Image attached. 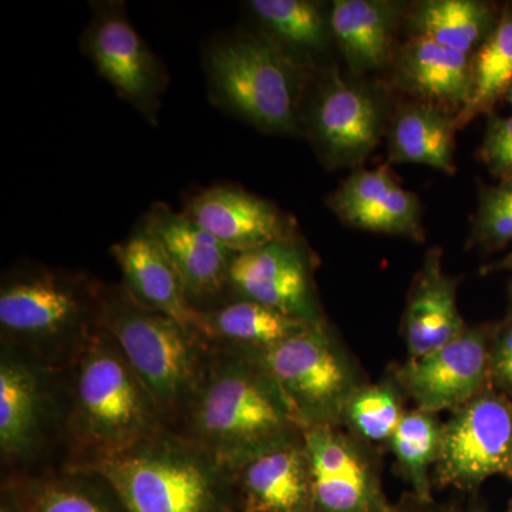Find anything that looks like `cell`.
Masks as SVG:
<instances>
[{"label": "cell", "instance_id": "cell-1", "mask_svg": "<svg viewBox=\"0 0 512 512\" xmlns=\"http://www.w3.org/2000/svg\"><path fill=\"white\" fill-rule=\"evenodd\" d=\"M63 467L92 470L165 429L153 397L113 336L94 330L63 370Z\"/></svg>", "mask_w": 512, "mask_h": 512}, {"label": "cell", "instance_id": "cell-2", "mask_svg": "<svg viewBox=\"0 0 512 512\" xmlns=\"http://www.w3.org/2000/svg\"><path fill=\"white\" fill-rule=\"evenodd\" d=\"M303 427L252 357L215 349L183 426L175 430L229 468Z\"/></svg>", "mask_w": 512, "mask_h": 512}, {"label": "cell", "instance_id": "cell-3", "mask_svg": "<svg viewBox=\"0 0 512 512\" xmlns=\"http://www.w3.org/2000/svg\"><path fill=\"white\" fill-rule=\"evenodd\" d=\"M97 325L116 340L165 426L180 429L204 379L210 343L163 313L144 308L123 285H100Z\"/></svg>", "mask_w": 512, "mask_h": 512}, {"label": "cell", "instance_id": "cell-4", "mask_svg": "<svg viewBox=\"0 0 512 512\" xmlns=\"http://www.w3.org/2000/svg\"><path fill=\"white\" fill-rule=\"evenodd\" d=\"M86 471L106 478L130 512H241L231 468L168 427Z\"/></svg>", "mask_w": 512, "mask_h": 512}, {"label": "cell", "instance_id": "cell-5", "mask_svg": "<svg viewBox=\"0 0 512 512\" xmlns=\"http://www.w3.org/2000/svg\"><path fill=\"white\" fill-rule=\"evenodd\" d=\"M100 284L47 268L10 272L0 288L2 345L60 373L93 335Z\"/></svg>", "mask_w": 512, "mask_h": 512}, {"label": "cell", "instance_id": "cell-6", "mask_svg": "<svg viewBox=\"0 0 512 512\" xmlns=\"http://www.w3.org/2000/svg\"><path fill=\"white\" fill-rule=\"evenodd\" d=\"M212 96L265 133L298 130L302 67L268 36L238 33L205 55Z\"/></svg>", "mask_w": 512, "mask_h": 512}, {"label": "cell", "instance_id": "cell-7", "mask_svg": "<svg viewBox=\"0 0 512 512\" xmlns=\"http://www.w3.org/2000/svg\"><path fill=\"white\" fill-rule=\"evenodd\" d=\"M247 356L271 377L303 429L338 427L345 420L350 399L359 387L325 322L275 348Z\"/></svg>", "mask_w": 512, "mask_h": 512}, {"label": "cell", "instance_id": "cell-8", "mask_svg": "<svg viewBox=\"0 0 512 512\" xmlns=\"http://www.w3.org/2000/svg\"><path fill=\"white\" fill-rule=\"evenodd\" d=\"M497 474L512 478V403L485 389L441 427L436 481L473 491Z\"/></svg>", "mask_w": 512, "mask_h": 512}, {"label": "cell", "instance_id": "cell-9", "mask_svg": "<svg viewBox=\"0 0 512 512\" xmlns=\"http://www.w3.org/2000/svg\"><path fill=\"white\" fill-rule=\"evenodd\" d=\"M60 373L2 345L0 352V456L3 466L29 463L47 434L62 423Z\"/></svg>", "mask_w": 512, "mask_h": 512}, {"label": "cell", "instance_id": "cell-10", "mask_svg": "<svg viewBox=\"0 0 512 512\" xmlns=\"http://www.w3.org/2000/svg\"><path fill=\"white\" fill-rule=\"evenodd\" d=\"M83 50L121 99L154 123L165 73L120 3L99 5L84 33Z\"/></svg>", "mask_w": 512, "mask_h": 512}, {"label": "cell", "instance_id": "cell-11", "mask_svg": "<svg viewBox=\"0 0 512 512\" xmlns=\"http://www.w3.org/2000/svg\"><path fill=\"white\" fill-rule=\"evenodd\" d=\"M232 299L252 301L306 320L323 322L316 302L311 256L298 237L235 255L229 268Z\"/></svg>", "mask_w": 512, "mask_h": 512}, {"label": "cell", "instance_id": "cell-12", "mask_svg": "<svg viewBox=\"0 0 512 512\" xmlns=\"http://www.w3.org/2000/svg\"><path fill=\"white\" fill-rule=\"evenodd\" d=\"M302 436L316 512H416L390 503L372 464L338 427H305Z\"/></svg>", "mask_w": 512, "mask_h": 512}, {"label": "cell", "instance_id": "cell-13", "mask_svg": "<svg viewBox=\"0 0 512 512\" xmlns=\"http://www.w3.org/2000/svg\"><path fill=\"white\" fill-rule=\"evenodd\" d=\"M490 336L487 329H466L443 348L409 359L399 380L421 412L461 409L490 383Z\"/></svg>", "mask_w": 512, "mask_h": 512}, {"label": "cell", "instance_id": "cell-14", "mask_svg": "<svg viewBox=\"0 0 512 512\" xmlns=\"http://www.w3.org/2000/svg\"><path fill=\"white\" fill-rule=\"evenodd\" d=\"M309 126L325 167H357L382 138V106L365 87L333 73L312 104Z\"/></svg>", "mask_w": 512, "mask_h": 512}, {"label": "cell", "instance_id": "cell-15", "mask_svg": "<svg viewBox=\"0 0 512 512\" xmlns=\"http://www.w3.org/2000/svg\"><path fill=\"white\" fill-rule=\"evenodd\" d=\"M241 512H316L302 433L232 467Z\"/></svg>", "mask_w": 512, "mask_h": 512}, {"label": "cell", "instance_id": "cell-16", "mask_svg": "<svg viewBox=\"0 0 512 512\" xmlns=\"http://www.w3.org/2000/svg\"><path fill=\"white\" fill-rule=\"evenodd\" d=\"M326 204L343 224L363 231L423 242L419 197L404 190L389 168H357L329 195Z\"/></svg>", "mask_w": 512, "mask_h": 512}, {"label": "cell", "instance_id": "cell-17", "mask_svg": "<svg viewBox=\"0 0 512 512\" xmlns=\"http://www.w3.org/2000/svg\"><path fill=\"white\" fill-rule=\"evenodd\" d=\"M184 214L235 254L298 237L295 222L272 202L229 185L195 195Z\"/></svg>", "mask_w": 512, "mask_h": 512}, {"label": "cell", "instance_id": "cell-18", "mask_svg": "<svg viewBox=\"0 0 512 512\" xmlns=\"http://www.w3.org/2000/svg\"><path fill=\"white\" fill-rule=\"evenodd\" d=\"M143 228L157 239L180 272L195 308L228 291L229 268L237 254L184 212L177 214L168 205L156 204Z\"/></svg>", "mask_w": 512, "mask_h": 512}, {"label": "cell", "instance_id": "cell-19", "mask_svg": "<svg viewBox=\"0 0 512 512\" xmlns=\"http://www.w3.org/2000/svg\"><path fill=\"white\" fill-rule=\"evenodd\" d=\"M111 255L120 266L124 289L134 301L202 336L201 309L192 305L180 272L153 235L141 228L114 245Z\"/></svg>", "mask_w": 512, "mask_h": 512}, {"label": "cell", "instance_id": "cell-20", "mask_svg": "<svg viewBox=\"0 0 512 512\" xmlns=\"http://www.w3.org/2000/svg\"><path fill=\"white\" fill-rule=\"evenodd\" d=\"M397 86L420 103L457 117L471 96V56L410 37L394 56Z\"/></svg>", "mask_w": 512, "mask_h": 512}, {"label": "cell", "instance_id": "cell-21", "mask_svg": "<svg viewBox=\"0 0 512 512\" xmlns=\"http://www.w3.org/2000/svg\"><path fill=\"white\" fill-rule=\"evenodd\" d=\"M466 329L458 312L457 282L444 272L441 249H430L414 279L404 312L409 359L443 348Z\"/></svg>", "mask_w": 512, "mask_h": 512}, {"label": "cell", "instance_id": "cell-22", "mask_svg": "<svg viewBox=\"0 0 512 512\" xmlns=\"http://www.w3.org/2000/svg\"><path fill=\"white\" fill-rule=\"evenodd\" d=\"M316 323L252 301L232 299L202 309L201 335L215 349L256 355L299 335Z\"/></svg>", "mask_w": 512, "mask_h": 512}, {"label": "cell", "instance_id": "cell-23", "mask_svg": "<svg viewBox=\"0 0 512 512\" xmlns=\"http://www.w3.org/2000/svg\"><path fill=\"white\" fill-rule=\"evenodd\" d=\"M400 6L386 0H335L329 28L355 73L386 66L393 57V42Z\"/></svg>", "mask_w": 512, "mask_h": 512}, {"label": "cell", "instance_id": "cell-24", "mask_svg": "<svg viewBox=\"0 0 512 512\" xmlns=\"http://www.w3.org/2000/svg\"><path fill=\"white\" fill-rule=\"evenodd\" d=\"M3 480L15 488L26 512H130L113 485L96 471L62 467Z\"/></svg>", "mask_w": 512, "mask_h": 512}, {"label": "cell", "instance_id": "cell-25", "mask_svg": "<svg viewBox=\"0 0 512 512\" xmlns=\"http://www.w3.org/2000/svg\"><path fill=\"white\" fill-rule=\"evenodd\" d=\"M387 131L392 163L427 165L446 174L456 173V117L430 104L410 101L399 107Z\"/></svg>", "mask_w": 512, "mask_h": 512}, {"label": "cell", "instance_id": "cell-26", "mask_svg": "<svg viewBox=\"0 0 512 512\" xmlns=\"http://www.w3.org/2000/svg\"><path fill=\"white\" fill-rule=\"evenodd\" d=\"M500 10L481 0H424L414 3L407 26L414 37L473 56L493 32Z\"/></svg>", "mask_w": 512, "mask_h": 512}, {"label": "cell", "instance_id": "cell-27", "mask_svg": "<svg viewBox=\"0 0 512 512\" xmlns=\"http://www.w3.org/2000/svg\"><path fill=\"white\" fill-rule=\"evenodd\" d=\"M512 84V5L500 12L497 25L471 56V96L456 117L457 131L478 116L494 113Z\"/></svg>", "mask_w": 512, "mask_h": 512}, {"label": "cell", "instance_id": "cell-28", "mask_svg": "<svg viewBox=\"0 0 512 512\" xmlns=\"http://www.w3.org/2000/svg\"><path fill=\"white\" fill-rule=\"evenodd\" d=\"M389 441L417 501L431 504L429 468L436 464L441 441V427L433 414L421 410L404 413Z\"/></svg>", "mask_w": 512, "mask_h": 512}, {"label": "cell", "instance_id": "cell-29", "mask_svg": "<svg viewBox=\"0 0 512 512\" xmlns=\"http://www.w3.org/2000/svg\"><path fill=\"white\" fill-rule=\"evenodd\" d=\"M249 8L278 42L305 50L322 52L329 43L326 23L318 3L309 0H252Z\"/></svg>", "mask_w": 512, "mask_h": 512}, {"label": "cell", "instance_id": "cell-30", "mask_svg": "<svg viewBox=\"0 0 512 512\" xmlns=\"http://www.w3.org/2000/svg\"><path fill=\"white\" fill-rule=\"evenodd\" d=\"M512 242V180L481 185L467 245L497 251Z\"/></svg>", "mask_w": 512, "mask_h": 512}, {"label": "cell", "instance_id": "cell-31", "mask_svg": "<svg viewBox=\"0 0 512 512\" xmlns=\"http://www.w3.org/2000/svg\"><path fill=\"white\" fill-rule=\"evenodd\" d=\"M397 394L389 386L357 389L346 409L345 420L370 441H386L393 436L403 417Z\"/></svg>", "mask_w": 512, "mask_h": 512}, {"label": "cell", "instance_id": "cell-32", "mask_svg": "<svg viewBox=\"0 0 512 512\" xmlns=\"http://www.w3.org/2000/svg\"><path fill=\"white\" fill-rule=\"evenodd\" d=\"M477 156L495 178L512 180V116L488 114Z\"/></svg>", "mask_w": 512, "mask_h": 512}, {"label": "cell", "instance_id": "cell-33", "mask_svg": "<svg viewBox=\"0 0 512 512\" xmlns=\"http://www.w3.org/2000/svg\"><path fill=\"white\" fill-rule=\"evenodd\" d=\"M490 383L512 396V323L501 328L490 350Z\"/></svg>", "mask_w": 512, "mask_h": 512}, {"label": "cell", "instance_id": "cell-34", "mask_svg": "<svg viewBox=\"0 0 512 512\" xmlns=\"http://www.w3.org/2000/svg\"><path fill=\"white\" fill-rule=\"evenodd\" d=\"M0 512H26L15 488L6 480L2 481L0 490Z\"/></svg>", "mask_w": 512, "mask_h": 512}, {"label": "cell", "instance_id": "cell-35", "mask_svg": "<svg viewBox=\"0 0 512 512\" xmlns=\"http://www.w3.org/2000/svg\"><path fill=\"white\" fill-rule=\"evenodd\" d=\"M424 512H484L483 508L478 507L474 504V501L457 500L450 501V503L433 505V503L427 505Z\"/></svg>", "mask_w": 512, "mask_h": 512}, {"label": "cell", "instance_id": "cell-36", "mask_svg": "<svg viewBox=\"0 0 512 512\" xmlns=\"http://www.w3.org/2000/svg\"><path fill=\"white\" fill-rule=\"evenodd\" d=\"M495 271H510L512 272V251L510 254L505 256V258L501 259L500 262H495V264L490 266H485L484 274H488V272Z\"/></svg>", "mask_w": 512, "mask_h": 512}, {"label": "cell", "instance_id": "cell-37", "mask_svg": "<svg viewBox=\"0 0 512 512\" xmlns=\"http://www.w3.org/2000/svg\"><path fill=\"white\" fill-rule=\"evenodd\" d=\"M504 100L507 101L508 104H510L512 109V84L510 89H508L507 94H505Z\"/></svg>", "mask_w": 512, "mask_h": 512}, {"label": "cell", "instance_id": "cell-38", "mask_svg": "<svg viewBox=\"0 0 512 512\" xmlns=\"http://www.w3.org/2000/svg\"><path fill=\"white\" fill-rule=\"evenodd\" d=\"M508 322L512 323V285L510 289V311H508Z\"/></svg>", "mask_w": 512, "mask_h": 512}, {"label": "cell", "instance_id": "cell-39", "mask_svg": "<svg viewBox=\"0 0 512 512\" xmlns=\"http://www.w3.org/2000/svg\"><path fill=\"white\" fill-rule=\"evenodd\" d=\"M508 512H512V507L510 508V510H508Z\"/></svg>", "mask_w": 512, "mask_h": 512}]
</instances>
